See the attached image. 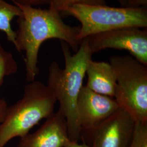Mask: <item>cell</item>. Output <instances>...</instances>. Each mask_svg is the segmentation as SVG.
Listing matches in <instances>:
<instances>
[{"mask_svg": "<svg viewBox=\"0 0 147 147\" xmlns=\"http://www.w3.org/2000/svg\"><path fill=\"white\" fill-rule=\"evenodd\" d=\"M15 5L21 9L22 15L18 19L14 47L18 52H25L26 80L30 82L35 80L39 73L38 58L42 43L49 39H57L76 52L81 43L78 39L80 27L66 24L61 14L50 8Z\"/></svg>", "mask_w": 147, "mask_h": 147, "instance_id": "cell-1", "label": "cell"}, {"mask_svg": "<svg viewBox=\"0 0 147 147\" xmlns=\"http://www.w3.org/2000/svg\"><path fill=\"white\" fill-rule=\"evenodd\" d=\"M61 46L64 68L62 69L56 62H52L49 67L47 85L59 102V110L65 117L70 140L78 142L82 138V131L77 116V100L93 53L86 38L81 41L73 55L66 42L61 41Z\"/></svg>", "mask_w": 147, "mask_h": 147, "instance_id": "cell-2", "label": "cell"}, {"mask_svg": "<svg viewBox=\"0 0 147 147\" xmlns=\"http://www.w3.org/2000/svg\"><path fill=\"white\" fill-rule=\"evenodd\" d=\"M57 102L47 84L33 81L27 84L22 97L7 107L0 123V147L16 137L25 136L43 119L54 112Z\"/></svg>", "mask_w": 147, "mask_h": 147, "instance_id": "cell-3", "label": "cell"}, {"mask_svg": "<svg viewBox=\"0 0 147 147\" xmlns=\"http://www.w3.org/2000/svg\"><path fill=\"white\" fill-rule=\"evenodd\" d=\"M71 16L80 22V42L95 34L124 27L147 28V8L114 7L106 5H75L61 13Z\"/></svg>", "mask_w": 147, "mask_h": 147, "instance_id": "cell-4", "label": "cell"}, {"mask_svg": "<svg viewBox=\"0 0 147 147\" xmlns=\"http://www.w3.org/2000/svg\"><path fill=\"white\" fill-rule=\"evenodd\" d=\"M116 74L114 98L135 122L147 121V66L131 56H111Z\"/></svg>", "mask_w": 147, "mask_h": 147, "instance_id": "cell-5", "label": "cell"}, {"mask_svg": "<svg viewBox=\"0 0 147 147\" xmlns=\"http://www.w3.org/2000/svg\"><path fill=\"white\" fill-rule=\"evenodd\" d=\"M94 54L105 49L124 50L147 66V29L124 27L91 35L86 38Z\"/></svg>", "mask_w": 147, "mask_h": 147, "instance_id": "cell-6", "label": "cell"}, {"mask_svg": "<svg viewBox=\"0 0 147 147\" xmlns=\"http://www.w3.org/2000/svg\"><path fill=\"white\" fill-rule=\"evenodd\" d=\"M121 109L114 98L96 93L84 85L76 104L82 138H90L95 130Z\"/></svg>", "mask_w": 147, "mask_h": 147, "instance_id": "cell-7", "label": "cell"}, {"mask_svg": "<svg viewBox=\"0 0 147 147\" xmlns=\"http://www.w3.org/2000/svg\"><path fill=\"white\" fill-rule=\"evenodd\" d=\"M135 121L120 109L98 126L90 137L93 147H129Z\"/></svg>", "mask_w": 147, "mask_h": 147, "instance_id": "cell-8", "label": "cell"}, {"mask_svg": "<svg viewBox=\"0 0 147 147\" xmlns=\"http://www.w3.org/2000/svg\"><path fill=\"white\" fill-rule=\"evenodd\" d=\"M38 130L20 138L17 147H64L70 141L67 121L58 109Z\"/></svg>", "mask_w": 147, "mask_h": 147, "instance_id": "cell-9", "label": "cell"}, {"mask_svg": "<svg viewBox=\"0 0 147 147\" xmlns=\"http://www.w3.org/2000/svg\"><path fill=\"white\" fill-rule=\"evenodd\" d=\"M86 86L92 91L100 94L114 98L116 90V74L109 62L92 60L87 67Z\"/></svg>", "mask_w": 147, "mask_h": 147, "instance_id": "cell-10", "label": "cell"}, {"mask_svg": "<svg viewBox=\"0 0 147 147\" xmlns=\"http://www.w3.org/2000/svg\"><path fill=\"white\" fill-rule=\"evenodd\" d=\"M21 15V9L15 4L0 0V32L5 33L8 40L14 45L16 44V31L12 29L11 22L15 18Z\"/></svg>", "mask_w": 147, "mask_h": 147, "instance_id": "cell-11", "label": "cell"}, {"mask_svg": "<svg viewBox=\"0 0 147 147\" xmlns=\"http://www.w3.org/2000/svg\"><path fill=\"white\" fill-rule=\"evenodd\" d=\"M18 65L13 54L0 43V86L6 78L16 74Z\"/></svg>", "mask_w": 147, "mask_h": 147, "instance_id": "cell-12", "label": "cell"}, {"mask_svg": "<svg viewBox=\"0 0 147 147\" xmlns=\"http://www.w3.org/2000/svg\"><path fill=\"white\" fill-rule=\"evenodd\" d=\"M75 5H106L105 0H50L49 8L60 14L67 8Z\"/></svg>", "mask_w": 147, "mask_h": 147, "instance_id": "cell-13", "label": "cell"}, {"mask_svg": "<svg viewBox=\"0 0 147 147\" xmlns=\"http://www.w3.org/2000/svg\"><path fill=\"white\" fill-rule=\"evenodd\" d=\"M129 147H147V121L135 122Z\"/></svg>", "mask_w": 147, "mask_h": 147, "instance_id": "cell-14", "label": "cell"}, {"mask_svg": "<svg viewBox=\"0 0 147 147\" xmlns=\"http://www.w3.org/2000/svg\"><path fill=\"white\" fill-rule=\"evenodd\" d=\"M14 4L34 7L45 5L50 3V0H11Z\"/></svg>", "mask_w": 147, "mask_h": 147, "instance_id": "cell-15", "label": "cell"}, {"mask_svg": "<svg viewBox=\"0 0 147 147\" xmlns=\"http://www.w3.org/2000/svg\"><path fill=\"white\" fill-rule=\"evenodd\" d=\"M125 7L147 8V0H127Z\"/></svg>", "mask_w": 147, "mask_h": 147, "instance_id": "cell-16", "label": "cell"}, {"mask_svg": "<svg viewBox=\"0 0 147 147\" xmlns=\"http://www.w3.org/2000/svg\"><path fill=\"white\" fill-rule=\"evenodd\" d=\"M7 107L8 105L5 99L4 98H0V123L3 119Z\"/></svg>", "mask_w": 147, "mask_h": 147, "instance_id": "cell-17", "label": "cell"}, {"mask_svg": "<svg viewBox=\"0 0 147 147\" xmlns=\"http://www.w3.org/2000/svg\"><path fill=\"white\" fill-rule=\"evenodd\" d=\"M64 147H93L92 146L87 144L86 143H83L82 144H80L78 142L69 141L68 142Z\"/></svg>", "mask_w": 147, "mask_h": 147, "instance_id": "cell-18", "label": "cell"}, {"mask_svg": "<svg viewBox=\"0 0 147 147\" xmlns=\"http://www.w3.org/2000/svg\"><path fill=\"white\" fill-rule=\"evenodd\" d=\"M118 3H119L121 5V7H125L126 6V1L127 0H115Z\"/></svg>", "mask_w": 147, "mask_h": 147, "instance_id": "cell-19", "label": "cell"}]
</instances>
